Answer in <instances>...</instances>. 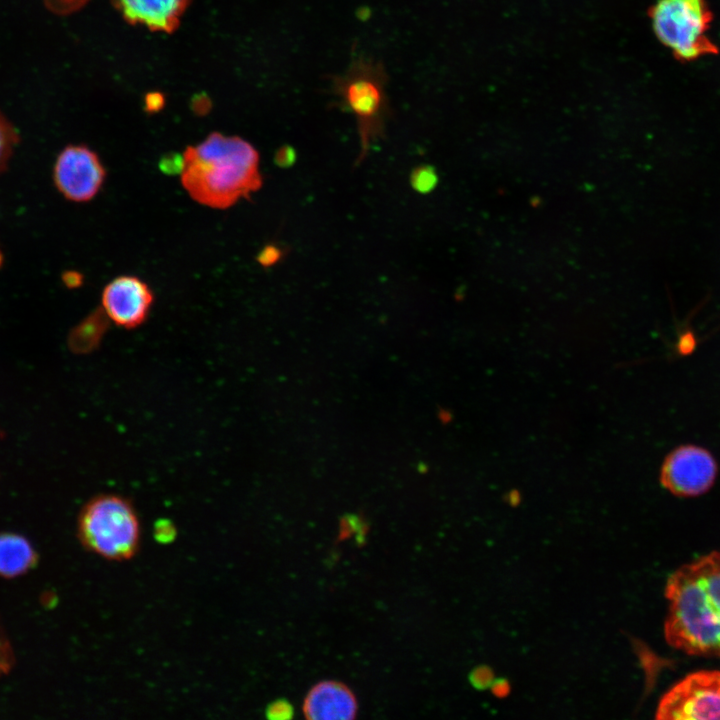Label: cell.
<instances>
[{
  "label": "cell",
  "mask_w": 720,
  "mask_h": 720,
  "mask_svg": "<svg viewBox=\"0 0 720 720\" xmlns=\"http://www.w3.org/2000/svg\"><path fill=\"white\" fill-rule=\"evenodd\" d=\"M77 537L87 551L107 561H128L136 556L141 545L138 513L122 495H96L79 513Z\"/></svg>",
  "instance_id": "obj_3"
},
{
  "label": "cell",
  "mask_w": 720,
  "mask_h": 720,
  "mask_svg": "<svg viewBox=\"0 0 720 720\" xmlns=\"http://www.w3.org/2000/svg\"><path fill=\"white\" fill-rule=\"evenodd\" d=\"M15 664V654L8 635L0 622V677L8 674Z\"/></svg>",
  "instance_id": "obj_15"
},
{
  "label": "cell",
  "mask_w": 720,
  "mask_h": 720,
  "mask_svg": "<svg viewBox=\"0 0 720 720\" xmlns=\"http://www.w3.org/2000/svg\"><path fill=\"white\" fill-rule=\"evenodd\" d=\"M36 562L37 553L25 537L15 533L0 534V577L21 576Z\"/></svg>",
  "instance_id": "obj_12"
},
{
  "label": "cell",
  "mask_w": 720,
  "mask_h": 720,
  "mask_svg": "<svg viewBox=\"0 0 720 720\" xmlns=\"http://www.w3.org/2000/svg\"><path fill=\"white\" fill-rule=\"evenodd\" d=\"M64 283L70 288L79 287L83 282V276L76 271H68L63 274Z\"/></svg>",
  "instance_id": "obj_23"
},
{
  "label": "cell",
  "mask_w": 720,
  "mask_h": 720,
  "mask_svg": "<svg viewBox=\"0 0 720 720\" xmlns=\"http://www.w3.org/2000/svg\"><path fill=\"white\" fill-rule=\"evenodd\" d=\"M665 596L667 643L687 654L720 657V552L677 569Z\"/></svg>",
  "instance_id": "obj_1"
},
{
  "label": "cell",
  "mask_w": 720,
  "mask_h": 720,
  "mask_svg": "<svg viewBox=\"0 0 720 720\" xmlns=\"http://www.w3.org/2000/svg\"><path fill=\"white\" fill-rule=\"evenodd\" d=\"M717 463L699 446L682 445L671 451L661 467L660 482L672 494L693 497L707 492L716 479Z\"/></svg>",
  "instance_id": "obj_7"
},
{
  "label": "cell",
  "mask_w": 720,
  "mask_h": 720,
  "mask_svg": "<svg viewBox=\"0 0 720 720\" xmlns=\"http://www.w3.org/2000/svg\"><path fill=\"white\" fill-rule=\"evenodd\" d=\"M88 0H44L46 7L56 14H69L81 8Z\"/></svg>",
  "instance_id": "obj_19"
},
{
  "label": "cell",
  "mask_w": 720,
  "mask_h": 720,
  "mask_svg": "<svg viewBox=\"0 0 720 720\" xmlns=\"http://www.w3.org/2000/svg\"><path fill=\"white\" fill-rule=\"evenodd\" d=\"M183 155L181 183L201 205L227 209L262 187L259 153L241 137L213 132Z\"/></svg>",
  "instance_id": "obj_2"
},
{
  "label": "cell",
  "mask_w": 720,
  "mask_h": 720,
  "mask_svg": "<svg viewBox=\"0 0 720 720\" xmlns=\"http://www.w3.org/2000/svg\"><path fill=\"white\" fill-rule=\"evenodd\" d=\"M154 294L146 282L132 275H121L103 289L101 308L115 325L134 329L142 325L150 313Z\"/></svg>",
  "instance_id": "obj_9"
},
{
  "label": "cell",
  "mask_w": 720,
  "mask_h": 720,
  "mask_svg": "<svg viewBox=\"0 0 720 720\" xmlns=\"http://www.w3.org/2000/svg\"><path fill=\"white\" fill-rule=\"evenodd\" d=\"M184 165V155L176 152L163 155L159 161V169L167 175H181Z\"/></svg>",
  "instance_id": "obj_16"
},
{
  "label": "cell",
  "mask_w": 720,
  "mask_h": 720,
  "mask_svg": "<svg viewBox=\"0 0 720 720\" xmlns=\"http://www.w3.org/2000/svg\"><path fill=\"white\" fill-rule=\"evenodd\" d=\"M656 718L720 719V672L699 671L687 675L663 695Z\"/></svg>",
  "instance_id": "obj_6"
},
{
  "label": "cell",
  "mask_w": 720,
  "mask_h": 720,
  "mask_svg": "<svg viewBox=\"0 0 720 720\" xmlns=\"http://www.w3.org/2000/svg\"><path fill=\"white\" fill-rule=\"evenodd\" d=\"M658 40L681 62L716 55L709 36L713 19L707 0H658L650 11Z\"/></svg>",
  "instance_id": "obj_5"
},
{
  "label": "cell",
  "mask_w": 720,
  "mask_h": 720,
  "mask_svg": "<svg viewBox=\"0 0 720 720\" xmlns=\"http://www.w3.org/2000/svg\"><path fill=\"white\" fill-rule=\"evenodd\" d=\"M266 715L270 719H290L294 716L292 704L285 699H278L267 707Z\"/></svg>",
  "instance_id": "obj_17"
},
{
  "label": "cell",
  "mask_w": 720,
  "mask_h": 720,
  "mask_svg": "<svg viewBox=\"0 0 720 720\" xmlns=\"http://www.w3.org/2000/svg\"><path fill=\"white\" fill-rule=\"evenodd\" d=\"M1 258H2V257H1V254H0V264H1Z\"/></svg>",
  "instance_id": "obj_24"
},
{
  "label": "cell",
  "mask_w": 720,
  "mask_h": 720,
  "mask_svg": "<svg viewBox=\"0 0 720 720\" xmlns=\"http://www.w3.org/2000/svg\"><path fill=\"white\" fill-rule=\"evenodd\" d=\"M301 708L306 719L349 720L357 716L358 701L345 683L322 680L308 690Z\"/></svg>",
  "instance_id": "obj_10"
},
{
  "label": "cell",
  "mask_w": 720,
  "mask_h": 720,
  "mask_svg": "<svg viewBox=\"0 0 720 720\" xmlns=\"http://www.w3.org/2000/svg\"><path fill=\"white\" fill-rule=\"evenodd\" d=\"M122 16L132 24L154 31L172 32L178 26L189 0H113Z\"/></svg>",
  "instance_id": "obj_11"
},
{
  "label": "cell",
  "mask_w": 720,
  "mask_h": 720,
  "mask_svg": "<svg viewBox=\"0 0 720 720\" xmlns=\"http://www.w3.org/2000/svg\"><path fill=\"white\" fill-rule=\"evenodd\" d=\"M296 159V151L289 145L280 147L274 155V162L280 168L291 167L295 163Z\"/></svg>",
  "instance_id": "obj_21"
},
{
  "label": "cell",
  "mask_w": 720,
  "mask_h": 720,
  "mask_svg": "<svg viewBox=\"0 0 720 720\" xmlns=\"http://www.w3.org/2000/svg\"><path fill=\"white\" fill-rule=\"evenodd\" d=\"M283 257L282 249L276 244L265 245L257 254L256 260L263 267L277 264Z\"/></svg>",
  "instance_id": "obj_18"
},
{
  "label": "cell",
  "mask_w": 720,
  "mask_h": 720,
  "mask_svg": "<svg viewBox=\"0 0 720 720\" xmlns=\"http://www.w3.org/2000/svg\"><path fill=\"white\" fill-rule=\"evenodd\" d=\"M470 681L477 689L488 688L494 681L493 671L485 665L478 666L471 672Z\"/></svg>",
  "instance_id": "obj_20"
},
{
  "label": "cell",
  "mask_w": 720,
  "mask_h": 720,
  "mask_svg": "<svg viewBox=\"0 0 720 720\" xmlns=\"http://www.w3.org/2000/svg\"><path fill=\"white\" fill-rule=\"evenodd\" d=\"M53 178L58 191L73 202H88L100 191L106 169L98 154L85 145H69L58 155Z\"/></svg>",
  "instance_id": "obj_8"
},
{
  "label": "cell",
  "mask_w": 720,
  "mask_h": 720,
  "mask_svg": "<svg viewBox=\"0 0 720 720\" xmlns=\"http://www.w3.org/2000/svg\"><path fill=\"white\" fill-rule=\"evenodd\" d=\"M490 687L492 693L497 697H505L510 692V685L504 679L494 680Z\"/></svg>",
  "instance_id": "obj_22"
},
{
  "label": "cell",
  "mask_w": 720,
  "mask_h": 720,
  "mask_svg": "<svg viewBox=\"0 0 720 720\" xmlns=\"http://www.w3.org/2000/svg\"><path fill=\"white\" fill-rule=\"evenodd\" d=\"M409 182L414 191L420 194H427L435 189L439 182V177L433 166L421 164L411 171Z\"/></svg>",
  "instance_id": "obj_14"
},
{
  "label": "cell",
  "mask_w": 720,
  "mask_h": 720,
  "mask_svg": "<svg viewBox=\"0 0 720 720\" xmlns=\"http://www.w3.org/2000/svg\"><path fill=\"white\" fill-rule=\"evenodd\" d=\"M18 141L14 126L0 111V174L6 169Z\"/></svg>",
  "instance_id": "obj_13"
},
{
  "label": "cell",
  "mask_w": 720,
  "mask_h": 720,
  "mask_svg": "<svg viewBox=\"0 0 720 720\" xmlns=\"http://www.w3.org/2000/svg\"><path fill=\"white\" fill-rule=\"evenodd\" d=\"M387 80L383 64L365 57L356 58L343 75L332 78V89L339 104L356 118L360 139L356 165L365 161L374 143L385 134L390 114Z\"/></svg>",
  "instance_id": "obj_4"
}]
</instances>
